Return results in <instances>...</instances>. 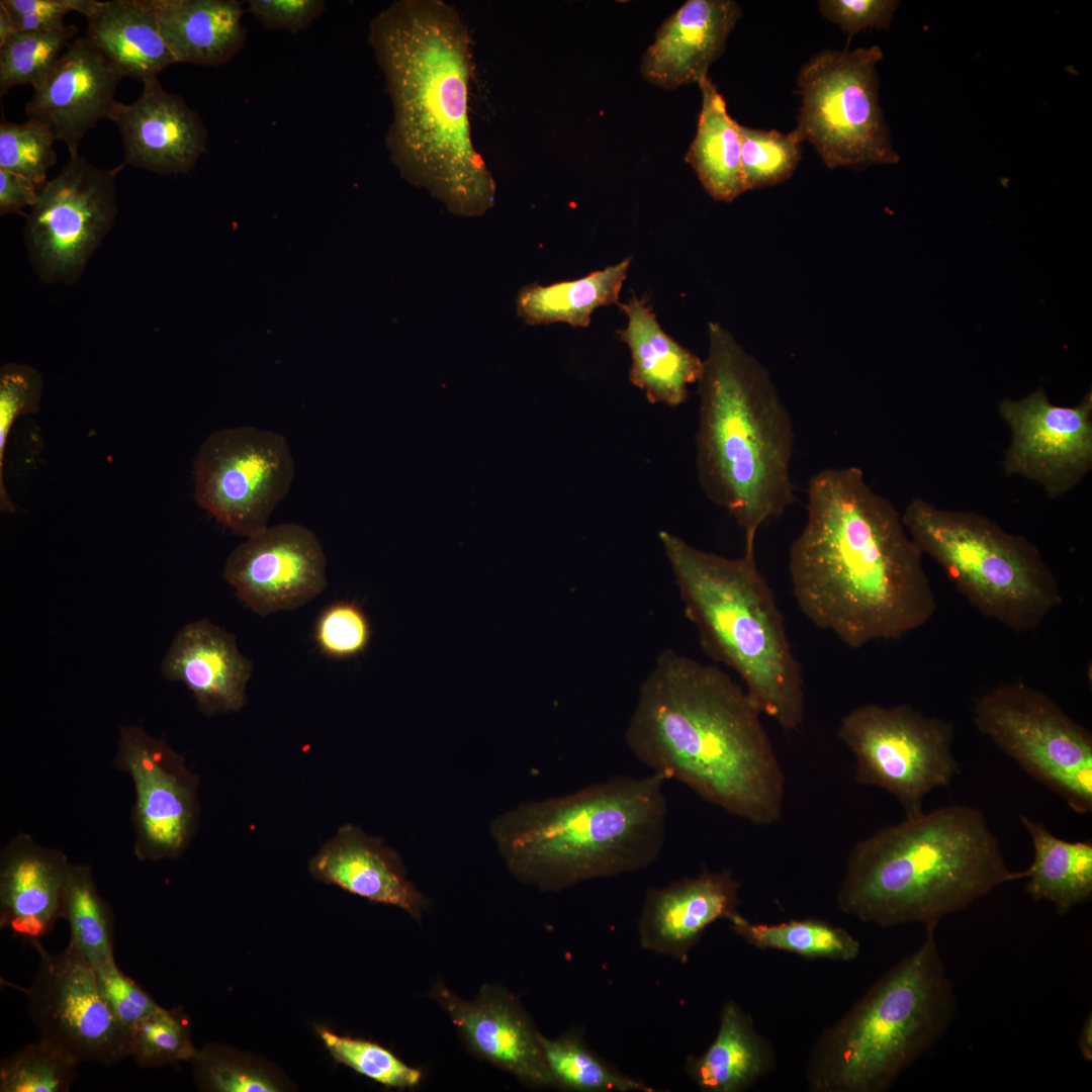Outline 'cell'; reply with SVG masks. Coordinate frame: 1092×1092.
Listing matches in <instances>:
<instances>
[{"mask_svg":"<svg viewBox=\"0 0 1092 1092\" xmlns=\"http://www.w3.org/2000/svg\"><path fill=\"white\" fill-rule=\"evenodd\" d=\"M35 945L39 964L24 993L39 1038L79 1064L111 1066L127 1058L129 1030L105 1000L92 966L70 943L58 952Z\"/></svg>","mask_w":1092,"mask_h":1092,"instance_id":"obj_15","label":"cell"},{"mask_svg":"<svg viewBox=\"0 0 1092 1092\" xmlns=\"http://www.w3.org/2000/svg\"><path fill=\"white\" fill-rule=\"evenodd\" d=\"M85 38L124 77H156L176 61L151 0L99 1L86 17Z\"/></svg>","mask_w":1092,"mask_h":1092,"instance_id":"obj_29","label":"cell"},{"mask_svg":"<svg viewBox=\"0 0 1092 1092\" xmlns=\"http://www.w3.org/2000/svg\"><path fill=\"white\" fill-rule=\"evenodd\" d=\"M197 1087L212 1092H275L281 1091L278 1078L262 1065L253 1064L246 1056L220 1044H209L199 1051L192 1062Z\"/></svg>","mask_w":1092,"mask_h":1092,"instance_id":"obj_41","label":"cell"},{"mask_svg":"<svg viewBox=\"0 0 1092 1092\" xmlns=\"http://www.w3.org/2000/svg\"><path fill=\"white\" fill-rule=\"evenodd\" d=\"M618 306L628 317L619 338L630 350L631 383L651 403L671 407L684 403L688 386L701 377L703 361L662 330L646 297L633 295Z\"/></svg>","mask_w":1092,"mask_h":1092,"instance_id":"obj_27","label":"cell"},{"mask_svg":"<svg viewBox=\"0 0 1092 1092\" xmlns=\"http://www.w3.org/2000/svg\"><path fill=\"white\" fill-rule=\"evenodd\" d=\"M1020 819L1033 843L1034 857L1026 871V892L1034 901H1049L1060 915L1092 897V844L1056 837L1044 825L1025 815Z\"/></svg>","mask_w":1092,"mask_h":1092,"instance_id":"obj_32","label":"cell"},{"mask_svg":"<svg viewBox=\"0 0 1092 1092\" xmlns=\"http://www.w3.org/2000/svg\"><path fill=\"white\" fill-rule=\"evenodd\" d=\"M317 1032L337 1062L377 1083L406 1089L416 1087L422 1080L421 1070L408 1066L378 1043L341 1036L324 1027H318Z\"/></svg>","mask_w":1092,"mask_h":1092,"instance_id":"obj_42","label":"cell"},{"mask_svg":"<svg viewBox=\"0 0 1092 1092\" xmlns=\"http://www.w3.org/2000/svg\"><path fill=\"white\" fill-rule=\"evenodd\" d=\"M113 764L130 777L134 788L131 821L136 859L179 857L198 827V777L167 742L132 725L119 728Z\"/></svg>","mask_w":1092,"mask_h":1092,"instance_id":"obj_16","label":"cell"},{"mask_svg":"<svg viewBox=\"0 0 1092 1092\" xmlns=\"http://www.w3.org/2000/svg\"><path fill=\"white\" fill-rule=\"evenodd\" d=\"M897 0H820L821 14L848 34L850 39L866 28H889L899 6Z\"/></svg>","mask_w":1092,"mask_h":1092,"instance_id":"obj_48","label":"cell"},{"mask_svg":"<svg viewBox=\"0 0 1092 1092\" xmlns=\"http://www.w3.org/2000/svg\"><path fill=\"white\" fill-rule=\"evenodd\" d=\"M96 0H1L9 13L15 32L46 31L65 25L64 17L77 12L85 17L95 9Z\"/></svg>","mask_w":1092,"mask_h":1092,"instance_id":"obj_47","label":"cell"},{"mask_svg":"<svg viewBox=\"0 0 1092 1092\" xmlns=\"http://www.w3.org/2000/svg\"><path fill=\"white\" fill-rule=\"evenodd\" d=\"M1026 876L1009 870L982 812L951 805L883 827L856 843L837 902L845 914L882 927L935 928L944 916Z\"/></svg>","mask_w":1092,"mask_h":1092,"instance_id":"obj_4","label":"cell"},{"mask_svg":"<svg viewBox=\"0 0 1092 1092\" xmlns=\"http://www.w3.org/2000/svg\"><path fill=\"white\" fill-rule=\"evenodd\" d=\"M978 730L1078 814L1092 811V734L1048 695L1022 682L984 694Z\"/></svg>","mask_w":1092,"mask_h":1092,"instance_id":"obj_11","label":"cell"},{"mask_svg":"<svg viewBox=\"0 0 1092 1092\" xmlns=\"http://www.w3.org/2000/svg\"><path fill=\"white\" fill-rule=\"evenodd\" d=\"M699 385L698 479L755 551L759 528L795 500L793 420L769 372L724 327L709 323Z\"/></svg>","mask_w":1092,"mask_h":1092,"instance_id":"obj_5","label":"cell"},{"mask_svg":"<svg viewBox=\"0 0 1092 1092\" xmlns=\"http://www.w3.org/2000/svg\"><path fill=\"white\" fill-rule=\"evenodd\" d=\"M741 168L746 191L772 186L788 180L801 157L797 131L789 133L739 126Z\"/></svg>","mask_w":1092,"mask_h":1092,"instance_id":"obj_40","label":"cell"},{"mask_svg":"<svg viewBox=\"0 0 1092 1092\" xmlns=\"http://www.w3.org/2000/svg\"><path fill=\"white\" fill-rule=\"evenodd\" d=\"M102 994L118 1020L129 1028L160 1005L124 975L115 960L94 969Z\"/></svg>","mask_w":1092,"mask_h":1092,"instance_id":"obj_46","label":"cell"},{"mask_svg":"<svg viewBox=\"0 0 1092 1092\" xmlns=\"http://www.w3.org/2000/svg\"><path fill=\"white\" fill-rule=\"evenodd\" d=\"M161 671L167 679L184 684L200 712L211 716L246 705L253 662L240 652L233 634L201 619L176 633Z\"/></svg>","mask_w":1092,"mask_h":1092,"instance_id":"obj_25","label":"cell"},{"mask_svg":"<svg viewBox=\"0 0 1092 1092\" xmlns=\"http://www.w3.org/2000/svg\"><path fill=\"white\" fill-rule=\"evenodd\" d=\"M658 538L703 649L739 675L761 714L786 731L799 729L805 715L802 668L755 551L729 558L665 530Z\"/></svg>","mask_w":1092,"mask_h":1092,"instance_id":"obj_7","label":"cell"},{"mask_svg":"<svg viewBox=\"0 0 1092 1092\" xmlns=\"http://www.w3.org/2000/svg\"><path fill=\"white\" fill-rule=\"evenodd\" d=\"M998 412L1011 432L1003 469L1041 485L1048 495L1069 492L1092 468V392L1074 406L1056 405L1042 388L1004 398Z\"/></svg>","mask_w":1092,"mask_h":1092,"instance_id":"obj_17","label":"cell"},{"mask_svg":"<svg viewBox=\"0 0 1092 1092\" xmlns=\"http://www.w3.org/2000/svg\"><path fill=\"white\" fill-rule=\"evenodd\" d=\"M372 637L370 618L356 600H338L326 606L313 627L317 649L334 660H350L364 654Z\"/></svg>","mask_w":1092,"mask_h":1092,"instance_id":"obj_43","label":"cell"},{"mask_svg":"<svg viewBox=\"0 0 1092 1092\" xmlns=\"http://www.w3.org/2000/svg\"><path fill=\"white\" fill-rule=\"evenodd\" d=\"M369 41L392 103L395 167L453 214H484L496 188L471 139V42L460 15L439 0L397 1L372 19Z\"/></svg>","mask_w":1092,"mask_h":1092,"instance_id":"obj_2","label":"cell"},{"mask_svg":"<svg viewBox=\"0 0 1092 1092\" xmlns=\"http://www.w3.org/2000/svg\"><path fill=\"white\" fill-rule=\"evenodd\" d=\"M123 77L85 37H76L25 104L28 119L44 124L70 157L84 135L107 118Z\"/></svg>","mask_w":1092,"mask_h":1092,"instance_id":"obj_21","label":"cell"},{"mask_svg":"<svg viewBox=\"0 0 1092 1092\" xmlns=\"http://www.w3.org/2000/svg\"><path fill=\"white\" fill-rule=\"evenodd\" d=\"M293 477L294 461L283 435L256 427L225 428L200 446L194 496L218 523L248 538L267 527Z\"/></svg>","mask_w":1092,"mask_h":1092,"instance_id":"obj_14","label":"cell"},{"mask_svg":"<svg viewBox=\"0 0 1092 1092\" xmlns=\"http://www.w3.org/2000/svg\"><path fill=\"white\" fill-rule=\"evenodd\" d=\"M934 930L822 1032L806 1068L810 1091L884 1092L947 1030L956 997Z\"/></svg>","mask_w":1092,"mask_h":1092,"instance_id":"obj_8","label":"cell"},{"mask_svg":"<svg viewBox=\"0 0 1092 1092\" xmlns=\"http://www.w3.org/2000/svg\"><path fill=\"white\" fill-rule=\"evenodd\" d=\"M666 781L618 776L525 802L492 819L490 835L509 872L540 891L635 873L662 850Z\"/></svg>","mask_w":1092,"mask_h":1092,"instance_id":"obj_6","label":"cell"},{"mask_svg":"<svg viewBox=\"0 0 1092 1092\" xmlns=\"http://www.w3.org/2000/svg\"><path fill=\"white\" fill-rule=\"evenodd\" d=\"M79 1063L55 1044L39 1038L0 1062L1 1092H68Z\"/></svg>","mask_w":1092,"mask_h":1092,"instance_id":"obj_39","label":"cell"},{"mask_svg":"<svg viewBox=\"0 0 1092 1092\" xmlns=\"http://www.w3.org/2000/svg\"><path fill=\"white\" fill-rule=\"evenodd\" d=\"M429 995L445 1011L476 1057L512 1074L528 1087L554 1088L544 1060L540 1031L511 992L483 985L473 1000H465L444 983L436 982Z\"/></svg>","mask_w":1092,"mask_h":1092,"instance_id":"obj_19","label":"cell"},{"mask_svg":"<svg viewBox=\"0 0 1092 1092\" xmlns=\"http://www.w3.org/2000/svg\"><path fill=\"white\" fill-rule=\"evenodd\" d=\"M42 392V377L32 366L6 363L0 368V509L4 513L16 510L4 482L7 439L18 417L37 413Z\"/></svg>","mask_w":1092,"mask_h":1092,"instance_id":"obj_45","label":"cell"},{"mask_svg":"<svg viewBox=\"0 0 1092 1092\" xmlns=\"http://www.w3.org/2000/svg\"><path fill=\"white\" fill-rule=\"evenodd\" d=\"M698 85L702 108L697 132L685 160L713 199L730 202L746 191L741 168L740 124L729 115L724 97L708 76Z\"/></svg>","mask_w":1092,"mask_h":1092,"instance_id":"obj_31","label":"cell"},{"mask_svg":"<svg viewBox=\"0 0 1092 1092\" xmlns=\"http://www.w3.org/2000/svg\"><path fill=\"white\" fill-rule=\"evenodd\" d=\"M248 7L266 28L297 33L321 16L326 3L320 0H250Z\"/></svg>","mask_w":1092,"mask_h":1092,"instance_id":"obj_49","label":"cell"},{"mask_svg":"<svg viewBox=\"0 0 1092 1092\" xmlns=\"http://www.w3.org/2000/svg\"><path fill=\"white\" fill-rule=\"evenodd\" d=\"M71 862L60 849L18 833L0 851V926L31 942L63 919Z\"/></svg>","mask_w":1092,"mask_h":1092,"instance_id":"obj_23","label":"cell"},{"mask_svg":"<svg viewBox=\"0 0 1092 1092\" xmlns=\"http://www.w3.org/2000/svg\"><path fill=\"white\" fill-rule=\"evenodd\" d=\"M143 84L135 101H115L107 116L121 135L124 164L162 175L191 171L207 150L206 126L181 96L162 87L157 76Z\"/></svg>","mask_w":1092,"mask_h":1092,"instance_id":"obj_20","label":"cell"},{"mask_svg":"<svg viewBox=\"0 0 1092 1092\" xmlns=\"http://www.w3.org/2000/svg\"><path fill=\"white\" fill-rule=\"evenodd\" d=\"M540 1043L553 1087L573 1092H653L655 1089L630 1077L597 1055L580 1029L556 1038L540 1032Z\"/></svg>","mask_w":1092,"mask_h":1092,"instance_id":"obj_34","label":"cell"},{"mask_svg":"<svg viewBox=\"0 0 1092 1092\" xmlns=\"http://www.w3.org/2000/svg\"><path fill=\"white\" fill-rule=\"evenodd\" d=\"M776 1066L770 1042L759 1034L753 1020L734 1000L720 1011L713 1042L699 1056H689L686 1072L705 1092H742Z\"/></svg>","mask_w":1092,"mask_h":1092,"instance_id":"obj_30","label":"cell"},{"mask_svg":"<svg viewBox=\"0 0 1092 1092\" xmlns=\"http://www.w3.org/2000/svg\"><path fill=\"white\" fill-rule=\"evenodd\" d=\"M739 883L729 871L704 869L660 888L649 889L638 920L642 948L687 963L693 947L715 921L738 912Z\"/></svg>","mask_w":1092,"mask_h":1092,"instance_id":"obj_22","label":"cell"},{"mask_svg":"<svg viewBox=\"0 0 1092 1092\" xmlns=\"http://www.w3.org/2000/svg\"><path fill=\"white\" fill-rule=\"evenodd\" d=\"M806 522L789 551L795 601L816 627L849 648L899 639L924 626L937 603L923 554L901 513L856 466L815 473Z\"/></svg>","mask_w":1092,"mask_h":1092,"instance_id":"obj_1","label":"cell"},{"mask_svg":"<svg viewBox=\"0 0 1092 1092\" xmlns=\"http://www.w3.org/2000/svg\"><path fill=\"white\" fill-rule=\"evenodd\" d=\"M176 63L219 67L244 48L245 10L236 0H151Z\"/></svg>","mask_w":1092,"mask_h":1092,"instance_id":"obj_28","label":"cell"},{"mask_svg":"<svg viewBox=\"0 0 1092 1092\" xmlns=\"http://www.w3.org/2000/svg\"><path fill=\"white\" fill-rule=\"evenodd\" d=\"M222 576L247 608L267 617L294 611L326 589L327 556L305 526H267L232 551Z\"/></svg>","mask_w":1092,"mask_h":1092,"instance_id":"obj_18","label":"cell"},{"mask_svg":"<svg viewBox=\"0 0 1092 1092\" xmlns=\"http://www.w3.org/2000/svg\"><path fill=\"white\" fill-rule=\"evenodd\" d=\"M198 1053L192 1042L190 1022L181 1008L160 1006L129 1028L127 1057L141 1068L192 1063Z\"/></svg>","mask_w":1092,"mask_h":1092,"instance_id":"obj_38","label":"cell"},{"mask_svg":"<svg viewBox=\"0 0 1092 1092\" xmlns=\"http://www.w3.org/2000/svg\"><path fill=\"white\" fill-rule=\"evenodd\" d=\"M631 261L627 257L574 280L527 285L518 292V315L528 325L564 323L586 328L597 308L618 305Z\"/></svg>","mask_w":1092,"mask_h":1092,"instance_id":"obj_33","label":"cell"},{"mask_svg":"<svg viewBox=\"0 0 1092 1092\" xmlns=\"http://www.w3.org/2000/svg\"><path fill=\"white\" fill-rule=\"evenodd\" d=\"M742 11L732 0H689L657 29L641 74L664 89L698 83L718 60Z\"/></svg>","mask_w":1092,"mask_h":1092,"instance_id":"obj_24","label":"cell"},{"mask_svg":"<svg viewBox=\"0 0 1092 1092\" xmlns=\"http://www.w3.org/2000/svg\"><path fill=\"white\" fill-rule=\"evenodd\" d=\"M74 24L46 31H17L0 46V94L21 85H41L75 39Z\"/></svg>","mask_w":1092,"mask_h":1092,"instance_id":"obj_37","label":"cell"},{"mask_svg":"<svg viewBox=\"0 0 1092 1092\" xmlns=\"http://www.w3.org/2000/svg\"><path fill=\"white\" fill-rule=\"evenodd\" d=\"M1079 1049L1083 1058L1090 1062L1092 1060V1016L1089 1014L1080 1030L1078 1038Z\"/></svg>","mask_w":1092,"mask_h":1092,"instance_id":"obj_51","label":"cell"},{"mask_svg":"<svg viewBox=\"0 0 1092 1092\" xmlns=\"http://www.w3.org/2000/svg\"><path fill=\"white\" fill-rule=\"evenodd\" d=\"M923 555L983 616L1016 632L1036 629L1063 598L1053 570L1025 537L972 512L916 497L901 514Z\"/></svg>","mask_w":1092,"mask_h":1092,"instance_id":"obj_9","label":"cell"},{"mask_svg":"<svg viewBox=\"0 0 1092 1092\" xmlns=\"http://www.w3.org/2000/svg\"><path fill=\"white\" fill-rule=\"evenodd\" d=\"M760 715L720 668L667 649L639 689L625 741L653 772L770 825L783 812L785 776Z\"/></svg>","mask_w":1092,"mask_h":1092,"instance_id":"obj_3","label":"cell"},{"mask_svg":"<svg viewBox=\"0 0 1092 1092\" xmlns=\"http://www.w3.org/2000/svg\"><path fill=\"white\" fill-rule=\"evenodd\" d=\"M39 189L29 178L0 169V214L22 213L35 203Z\"/></svg>","mask_w":1092,"mask_h":1092,"instance_id":"obj_50","label":"cell"},{"mask_svg":"<svg viewBox=\"0 0 1092 1092\" xmlns=\"http://www.w3.org/2000/svg\"><path fill=\"white\" fill-rule=\"evenodd\" d=\"M729 922L737 935L759 949L843 962L854 960L860 951L859 941L848 931L820 919L765 924L752 923L739 914Z\"/></svg>","mask_w":1092,"mask_h":1092,"instance_id":"obj_35","label":"cell"},{"mask_svg":"<svg viewBox=\"0 0 1092 1092\" xmlns=\"http://www.w3.org/2000/svg\"><path fill=\"white\" fill-rule=\"evenodd\" d=\"M69 943L92 966L114 961L113 915L100 895L92 869L71 863L64 902Z\"/></svg>","mask_w":1092,"mask_h":1092,"instance_id":"obj_36","label":"cell"},{"mask_svg":"<svg viewBox=\"0 0 1092 1092\" xmlns=\"http://www.w3.org/2000/svg\"><path fill=\"white\" fill-rule=\"evenodd\" d=\"M14 32L15 30L9 13L2 5H0V46Z\"/></svg>","mask_w":1092,"mask_h":1092,"instance_id":"obj_52","label":"cell"},{"mask_svg":"<svg viewBox=\"0 0 1092 1092\" xmlns=\"http://www.w3.org/2000/svg\"><path fill=\"white\" fill-rule=\"evenodd\" d=\"M878 46L826 50L800 70L802 106L795 130L829 169H862L900 161L879 99Z\"/></svg>","mask_w":1092,"mask_h":1092,"instance_id":"obj_10","label":"cell"},{"mask_svg":"<svg viewBox=\"0 0 1092 1092\" xmlns=\"http://www.w3.org/2000/svg\"><path fill=\"white\" fill-rule=\"evenodd\" d=\"M80 155L40 187L24 226L27 257L49 284L72 285L109 233L117 215L115 176Z\"/></svg>","mask_w":1092,"mask_h":1092,"instance_id":"obj_13","label":"cell"},{"mask_svg":"<svg viewBox=\"0 0 1092 1092\" xmlns=\"http://www.w3.org/2000/svg\"><path fill=\"white\" fill-rule=\"evenodd\" d=\"M317 880L374 903L395 906L420 920L427 898L406 878L395 850L379 837L345 824L310 859Z\"/></svg>","mask_w":1092,"mask_h":1092,"instance_id":"obj_26","label":"cell"},{"mask_svg":"<svg viewBox=\"0 0 1092 1092\" xmlns=\"http://www.w3.org/2000/svg\"><path fill=\"white\" fill-rule=\"evenodd\" d=\"M52 131L41 122H0V169L29 178L38 186L47 182L48 170L57 163Z\"/></svg>","mask_w":1092,"mask_h":1092,"instance_id":"obj_44","label":"cell"},{"mask_svg":"<svg viewBox=\"0 0 1092 1092\" xmlns=\"http://www.w3.org/2000/svg\"><path fill=\"white\" fill-rule=\"evenodd\" d=\"M838 736L855 757L856 781L896 797L906 818L921 815L925 796L959 771L952 724L910 705H861L842 718Z\"/></svg>","mask_w":1092,"mask_h":1092,"instance_id":"obj_12","label":"cell"}]
</instances>
